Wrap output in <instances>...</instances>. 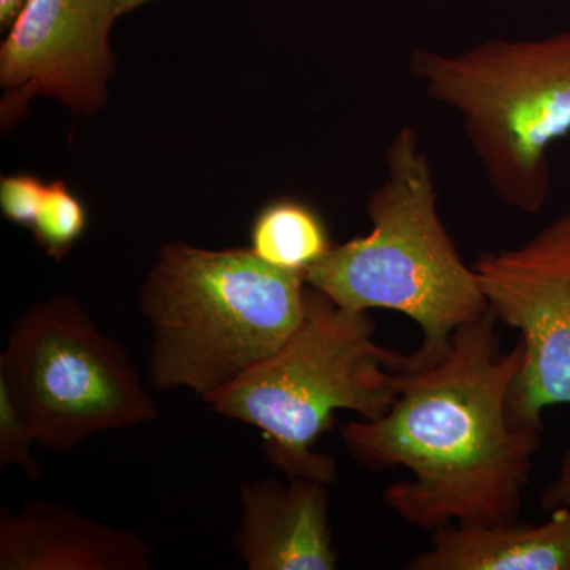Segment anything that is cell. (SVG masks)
<instances>
[{
	"label": "cell",
	"instance_id": "11",
	"mask_svg": "<svg viewBox=\"0 0 570 570\" xmlns=\"http://www.w3.org/2000/svg\"><path fill=\"white\" fill-rule=\"evenodd\" d=\"M409 570H570V510L540 524L456 523L433 532Z\"/></svg>",
	"mask_w": 570,
	"mask_h": 570
},
{
	"label": "cell",
	"instance_id": "8",
	"mask_svg": "<svg viewBox=\"0 0 570 570\" xmlns=\"http://www.w3.org/2000/svg\"><path fill=\"white\" fill-rule=\"evenodd\" d=\"M119 0H26L0 47L2 129L36 97L94 115L107 104L115 71L110 45Z\"/></svg>",
	"mask_w": 570,
	"mask_h": 570
},
{
	"label": "cell",
	"instance_id": "3",
	"mask_svg": "<svg viewBox=\"0 0 570 570\" xmlns=\"http://www.w3.org/2000/svg\"><path fill=\"white\" fill-rule=\"evenodd\" d=\"M306 281L253 249L160 247L140 294L153 328L149 382L205 400L261 365L306 314Z\"/></svg>",
	"mask_w": 570,
	"mask_h": 570
},
{
	"label": "cell",
	"instance_id": "9",
	"mask_svg": "<svg viewBox=\"0 0 570 570\" xmlns=\"http://www.w3.org/2000/svg\"><path fill=\"white\" fill-rule=\"evenodd\" d=\"M234 546L249 570H335L328 485L295 478L254 480L242 489Z\"/></svg>",
	"mask_w": 570,
	"mask_h": 570
},
{
	"label": "cell",
	"instance_id": "15",
	"mask_svg": "<svg viewBox=\"0 0 570 570\" xmlns=\"http://www.w3.org/2000/svg\"><path fill=\"white\" fill-rule=\"evenodd\" d=\"M47 184L31 175L3 176L0 183V208L10 223L32 227Z\"/></svg>",
	"mask_w": 570,
	"mask_h": 570
},
{
	"label": "cell",
	"instance_id": "5",
	"mask_svg": "<svg viewBox=\"0 0 570 570\" xmlns=\"http://www.w3.org/2000/svg\"><path fill=\"white\" fill-rule=\"evenodd\" d=\"M407 67L431 99L460 116L499 200L542 212L551 145L570 135V29L460 52L412 51Z\"/></svg>",
	"mask_w": 570,
	"mask_h": 570
},
{
	"label": "cell",
	"instance_id": "10",
	"mask_svg": "<svg viewBox=\"0 0 570 570\" xmlns=\"http://www.w3.org/2000/svg\"><path fill=\"white\" fill-rule=\"evenodd\" d=\"M0 569L148 570L151 551L132 531L36 499L0 513Z\"/></svg>",
	"mask_w": 570,
	"mask_h": 570
},
{
	"label": "cell",
	"instance_id": "13",
	"mask_svg": "<svg viewBox=\"0 0 570 570\" xmlns=\"http://www.w3.org/2000/svg\"><path fill=\"white\" fill-rule=\"evenodd\" d=\"M88 213L80 198L59 179L47 184L43 200L31 227L37 245L61 262L85 235Z\"/></svg>",
	"mask_w": 570,
	"mask_h": 570
},
{
	"label": "cell",
	"instance_id": "6",
	"mask_svg": "<svg viewBox=\"0 0 570 570\" xmlns=\"http://www.w3.org/2000/svg\"><path fill=\"white\" fill-rule=\"evenodd\" d=\"M0 381L37 444L52 452L159 415L127 352L70 295L52 296L17 318L0 355Z\"/></svg>",
	"mask_w": 570,
	"mask_h": 570
},
{
	"label": "cell",
	"instance_id": "7",
	"mask_svg": "<svg viewBox=\"0 0 570 570\" xmlns=\"http://www.w3.org/2000/svg\"><path fill=\"white\" fill-rule=\"evenodd\" d=\"M472 268L491 313L521 335L510 419L542 430L543 409L570 406V214L524 245L480 255Z\"/></svg>",
	"mask_w": 570,
	"mask_h": 570
},
{
	"label": "cell",
	"instance_id": "16",
	"mask_svg": "<svg viewBox=\"0 0 570 570\" xmlns=\"http://www.w3.org/2000/svg\"><path fill=\"white\" fill-rule=\"evenodd\" d=\"M542 505L549 512L558 509L570 510V445L562 456L557 478L542 493Z\"/></svg>",
	"mask_w": 570,
	"mask_h": 570
},
{
	"label": "cell",
	"instance_id": "12",
	"mask_svg": "<svg viewBox=\"0 0 570 570\" xmlns=\"http://www.w3.org/2000/svg\"><path fill=\"white\" fill-rule=\"evenodd\" d=\"M250 243L266 264L305 276L333 245L324 220L302 202H273L255 217Z\"/></svg>",
	"mask_w": 570,
	"mask_h": 570
},
{
	"label": "cell",
	"instance_id": "1",
	"mask_svg": "<svg viewBox=\"0 0 570 570\" xmlns=\"http://www.w3.org/2000/svg\"><path fill=\"white\" fill-rule=\"evenodd\" d=\"M497 324L489 309L461 326L441 362L401 371L384 415L341 428L360 466L407 469L412 478L389 485L384 501L417 530L519 519L542 430L510 419L524 348L499 351Z\"/></svg>",
	"mask_w": 570,
	"mask_h": 570
},
{
	"label": "cell",
	"instance_id": "2",
	"mask_svg": "<svg viewBox=\"0 0 570 570\" xmlns=\"http://www.w3.org/2000/svg\"><path fill=\"white\" fill-rule=\"evenodd\" d=\"M387 175L370 195V234L335 246L305 273L344 309L404 314L422 330L409 370L441 362L461 326L489 313L474 268L464 264L438 212L430 159L414 127L387 148Z\"/></svg>",
	"mask_w": 570,
	"mask_h": 570
},
{
	"label": "cell",
	"instance_id": "4",
	"mask_svg": "<svg viewBox=\"0 0 570 570\" xmlns=\"http://www.w3.org/2000/svg\"><path fill=\"white\" fill-rule=\"evenodd\" d=\"M367 313L344 309L306 288V314L275 355L204 401L216 414L264 434L266 455L288 479L336 482L335 460L314 452L340 411L384 415L400 392L411 356L374 340Z\"/></svg>",
	"mask_w": 570,
	"mask_h": 570
},
{
	"label": "cell",
	"instance_id": "17",
	"mask_svg": "<svg viewBox=\"0 0 570 570\" xmlns=\"http://www.w3.org/2000/svg\"><path fill=\"white\" fill-rule=\"evenodd\" d=\"M24 3L26 0H0V26H2V31L13 26Z\"/></svg>",
	"mask_w": 570,
	"mask_h": 570
},
{
	"label": "cell",
	"instance_id": "18",
	"mask_svg": "<svg viewBox=\"0 0 570 570\" xmlns=\"http://www.w3.org/2000/svg\"><path fill=\"white\" fill-rule=\"evenodd\" d=\"M149 2V0H119V14H127L138 7L142 6V3Z\"/></svg>",
	"mask_w": 570,
	"mask_h": 570
},
{
	"label": "cell",
	"instance_id": "14",
	"mask_svg": "<svg viewBox=\"0 0 570 570\" xmlns=\"http://www.w3.org/2000/svg\"><path fill=\"white\" fill-rule=\"evenodd\" d=\"M37 444L28 420L14 403L6 382L0 381V469L20 466L29 478L40 475V466L33 459L32 448Z\"/></svg>",
	"mask_w": 570,
	"mask_h": 570
}]
</instances>
